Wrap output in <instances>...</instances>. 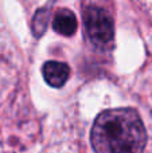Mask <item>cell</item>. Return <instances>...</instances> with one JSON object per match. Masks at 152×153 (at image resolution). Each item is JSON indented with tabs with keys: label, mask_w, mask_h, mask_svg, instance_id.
Here are the masks:
<instances>
[{
	"label": "cell",
	"mask_w": 152,
	"mask_h": 153,
	"mask_svg": "<svg viewBox=\"0 0 152 153\" xmlns=\"http://www.w3.org/2000/svg\"><path fill=\"white\" fill-rule=\"evenodd\" d=\"M83 26L90 42L97 46H105L112 42L115 35L113 19L104 8L89 5L83 11Z\"/></svg>",
	"instance_id": "2"
},
{
	"label": "cell",
	"mask_w": 152,
	"mask_h": 153,
	"mask_svg": "<svg viewBox=\"0 0 152 153\" xmlns=\"http://www.w3.org/2000/svg\"><path fill=\"white\" fill-rule=\"evenodd\" d=\"M53 28L63 36H72L77 30L75 15L67 8L58 10L53 19Z\"/></svg>",
	"instance_id": "4"
},
{
	"label": "cell",
	"mask_w": 152,
	"mask_h": 153,
	"mask_svg": "<svg viewBox=\"0 0 152 153\" xmlns=\"http://www.w3.org/2000/svg\"><path fill=\"white\" fill-rule=\"evenodd\" d=\"M96 153H143L147 133L136 110H105L96 118L90 134Z\"/></svg>",
	"instance_id": "1"
},
{
	"label": "cell",
	"mask_w": 152,
	"mask_h": 153,
	"mask_svg": "<svg viewBox=\"0 0 152 153\" xmlns=\"http://www.w3.org/2000/svg\"><path fill=\"white\" fill-rule=\"evenodd\" d=\"M47 19H48V11L47 10H39L37 12L34 18V22H32V30H34L35 35L37 36H40L43 34V31L47 27Z\"/></svg>",
	"instance_id": "5"
},
{
	"label": "cell",
	"mask_w": 152,
	"mask_h": 153,
	"mask_svg": "<svg viewBox=\"0 0 152 153\" xmlns=\"http://www.w3.org/2000/svg\"><path fill=\"white\" fill-rule=\"evenodd\" d=\"M43 78L50 86L62 87L70 75V67L63 62L48 61L43 65Z\"/></svg>",
	"instance_id": "3"
}]
</instances>
